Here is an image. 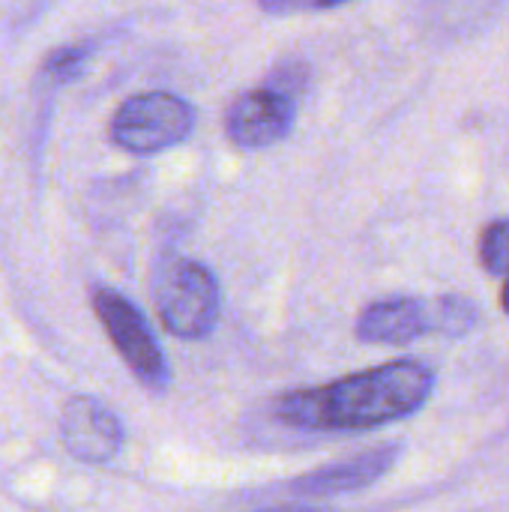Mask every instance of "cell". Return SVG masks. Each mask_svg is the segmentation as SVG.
<instances>
[{"mask_svg":"<svg viewBox=\"0 0 509 512\" xmlns=\"http://www.w3.org/2000/svg\"><path fill=\"white\" fill-rule=\"evenodd\" d=\"M399 453L402 450L396 444H381V447L363 450L351 459L330 462L312 474L297 477L291 483V492L303 495V498H336V495H351V492L369 489L393 471V465L399 462Z\"/></svg>","mask_w":509,"mask_h":512,"instance_id":"8","label":"cell"},{"mask_svg":"<svg viewBox=\"0 0 509 512\" xmlns=\"http://www.w3.org/2000/svg\"><path fill=\"white\" fill-rule=\"evenodd\" d=\"M435 393V372L420 360H393L324 387L282 393L279 423L306 432H366L414 417Z\"/></svg>","mask_w":509,"mask_h":512,"instance_id":"1","label":"cell"},{"mask_svg":"<svg viewBox=\"0 0 509 512\" xmlns=\"http://www.w3.org/2000/svg\"><path fill=\"white\" fill-rule=\"evenodd\" d=\"M501 309L509 315V279L504 282V288H501Z\"/></svg>","mask_w":509,"mask_h":512,"instance_id":"13","label":"cell"},{"mask_svg":"<svg viewBox=\"0 0 509 512\" xmlns=\"http://www.w3.org/2000/svg\"><path fill=\"white\" fill-rule=\"evenodd\" d=\"M153 303L162 327L183 342L207 339L222 315L216 276L192 258H165L153 276Z\"/></svg>","mask_w":509,"mask_h":512,"instance_id":"3","label":"cell"},{"mask_svg":"<svg viewBox=\"0 0 509 512\" xmlns=\"http://www.w3.org/2000/svg\"><path fill=\"white\" fill-rule=\"evenodd\" d=\"M480 321L471 300L447 297H384L369 303L357 318V339L366 345H411L423 336H468Z\"/></svg>","mask_w":509,"mask_h":512,"instance_id":"2","label":"cell"},{"mask_svg":"<svg viewBox=\"0 0 509 512\" xmlns=\"http://www.w3.org/2000/svg\"><path fill=\"white\" fill-rule=\"evenodd\" d=\"M294 129V99L285 90L255 87L240 93L225 111V135L243 150L279 144Z\"/></svg>","mask_w":509,"mask_h":512,"instance_id":"6","label":"cell"},{"mask_svg":"<svg viewBox=\"0 0 509 512\" xmlns=\"http://www.w3.org/2000/svg\"><path fill=\"white\" fill-rule=\"evenodd\" d=\"M192 129V102L168 90H144L117 105L108 123V138L132 156H153L183 144Z\"/></svg>","mask_w":509,"mask_h":512,"instance_id":"4","label":"cell"},{"mask_svg":"<svg viewBox=\"0 0 509 512\" xmlns=\"http://www.w3.org/2000/svg\"><path fill=\"white\" fill-rule=\"evenodd\" d=\"M123 423L117 414L93 396H72L60 411L63 450L87 465L111 462L123 447Z\"/></svg>","mask_w":509,"mask_h":512,"instance_id":"7","label":"cell"},{"mask_svg":"<svg viewBox=\"0 0 509 512\" xmlns=\"http://www.w3.org/2000/svg\"><path fill=\"white\" fill-rule=\"evenodd\" d=\"M90 300H93V312H96L102 330L108 333L114 351L129 366V372L141 381V387L162 393L171 381V369H168L165 354H162L159 342L153 339L141 309L105 285H96Z\"/></svg>","mask_w":509,"mask_h":512,"instance_id":"5","label":"cell"},{"mask_svg":"<svg viewBox=\"0 0 509 512\" xmlns=\"http://www.w3.org/2000/svg\"><path fill=\"white\" fill-rule=\"evenodd\" d=\"M261 512H330L324 507H312V504H285V507H273V510H261Z\"/></svg>","mask_w":509,"mask_h":512,"instance_id":"12","label":"cell"},{"mask_svg":"<svg viewBox=\"0 0 509 512\" xmlns=\"http://www.w3.org/2000/svg\"><path fill=\"white\" fill-rule=\"evenodd\" d=\"M333 0H264L261 9L270 15H297V12H324L333 9Z\"/></svg>","mask_w":509,"mask_h":512,"instance_id":"11","label":"cell"},{"mask_svg":"<svg viewBox=\"0 0 509 512\" xmlns=\"http://www.w3.org/2000/svg\"><path fill=\"white\" fill-rule=\"evenodd\" d=\"M90 54H93L90 42L63 45V48H57V51L45 60L42 75H45L51 84H66V81H72L75 75H81V69L87 66Z\"/></svg>","mask_w":509,"mask_h":512,"instance_id":"10","label":"cell"},{"mask_svg":"<svg viewBox=\"0 0 509 512\" xmlns=\"http://www.w3.org/2000/svg\"><path fill=\"white\" fill-rule=\"evenodd\" d=\"M480 264L492 276H509V219H495L480 234Z\"/></svg>","mask_w":509,"mask_h":512,"instance_id":"9","label":"cell"}]
</instances>
